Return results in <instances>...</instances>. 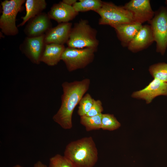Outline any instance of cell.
<instances>
[{
  "mask_svg": "<svg viewBox=\"0 0 167 167\" xmlns=\"http://www.w3.org/2000/svg\"><path fill=\"white\" fill-rule=\"evenodd\" d=\"M90 81L88 78L72 82H65L62 84L63 94L61 104L53 119L63 129L72 127V115L76 106L89 89Z\"/></svg>",
  "mask_w": 167,
  "mask_h": 167,
  "instance_id": "1",
  "label": "cell"
},
{
  "mask_svg": "<svg viewBox=\"0 0 167 167\" xmlns=\"http://www.w3.org/2000/svg\"><path fill=\"white\" fill-rule=\"evenodd\" d=\"M64 156L75 167H93L98 159V152L91 136L72 141L66 146Z\"/></svg>",
  "mask_w": 167,
  "mask_h": 167,
  "instance_id": "2",
  "label": "cell"
},
{
  "mask_svg": "<svg viewBox=\"0 0 167 167\" xmlns=\"http://www.w3.org/2000/svg\"><path fill=\"white\" fill-rule=\"evenodd\" d=\"M96 30L92 28L86 20L81 19L72 28L66 43L68 47L78 49L97 48L99 41Z\"/></svg>",
  "mask_w": 167,
  "mask_h": 167,
  "instance_id": "3",
  "label": "cell"
},
{
  "mask_svg": "<svg viewBox=\"0 0 167 167\" xmlns=\"http://www.w3.org/2000/svg\"><path fill=\"white\" fill-rule=\"evenodd\" d=\"M96 12L100 16L99 24L109 25L113 28L122 24L135 23L132 14L123 6L103 2L101 8Z\"/></svg>",
  "mask_w": 167,
  "mask_h": 167,
  "instance_id": "4",
  "label": "cell"
},
{
  "mask_svg": "<svg viewBox=\"0 0 167 167\" xmlns=\"http://www.w3.org/2000/svg\"><path fill=\"white\" fill-rule=\"evenodd\" d=\"M25 0H5L1 2L2 14L0 18V28L5 35L14 36L18 33L16 25V17L22 9Z\"/></svg>",
  "mask_w": 167,
  "mask_h": 167,
  "instance_id": "5",
  "label": "cell"
},
{
  "mask_svg": "<svg viewBox=\"0 0 167 167\" xmlns=\"http://www.w3.org/2000/svg\"><path fill=\"white\" fill-rule=\"evenodd\" d=\"M96 49L94 48L78 49L68 47L65 48L61 60L64 62L69 71L84 68L93 61Z\"/></svg>",
  "mask_w": 167,
  "mask_h": 167,
  "instance_id": "6",
  "label": "cell"
},
{
  "mask_svg": "<svg viewBox=\"0 0 167 167\" xmlns=\"http://www.w3.org/2000/svg\"><path fill=\"white\" fill-rule=\"evenodd\" d=\"M149 22L156 43V51L163 55L167 47V9H160Z\"/></svg>",
  "mask_w": 167,
  "mask_h": 167,
  "instance_id": "7",
  "label": "cell"
},
{
  "mask_svg": "<svg viewBox=\"0 0 167 167\" xmlns=\"http://www.w3.org/2000/svg\"><path fill=\"white\" fill-rule=\"evenodd\" d=\"M123 7L132 14L135 23L142 24L145 22L150 21L155 14L149 0H131Z\"/></svg>",
  "mask_w": 167,
  "mask_h": 167,
  "instance_id": "8",
  "label": "cell"
},
{
  "mask_svg": "<svg viewBox=\"0 0 167 167\" xmlns=\"http://www.w3.org/2000/svg\"><path fill=\"white\" fill-rule=\"evenodd\" d=\"M45 35L34 37H27L20 46V49L33 63L38 64L45 44Z\"/></svg>",
  "mask_w": 167,
  "mask_h": 167,
  "instance_id": "9",
  "label": "cell"
},
{
  "mask_svg": "<svg viewBox=\"0 0 167 167\" xmlns=\"http://www.w3.org/2000/svg\"><path fill=\"white\" fill-rule=\"evenodd\" d=\"M161 95L167 96V83L154 79L145 88L134 92L131 96L144 100L149 104L156 97Z\"/></svg>",
  "mask_w": 167,
  "mask_h": 167,
  "instance_id": "10",
  "label": "cell"
},
{
  "mask_svg": "<svg viewBox=\"0 0 167 167\" xmlns=\"http://www.w3.org/2000/svg\"><path fill=\"white\" fill-rule=\"evenodd\" d=\"M50 19L48 14L42 12L29 20L24 30L27 37L40 36L45 33L52 27Z\"/></svg>",
  "mask_w": 167,
  "mask_h": 167,
  "instance_id": "11",
  "label": "cell"
},
{
  "mask_svg": "<svg viewBox=\"0 0 167 167\" xmlns=\"http://www.w3.org/2000/svg\"><path fill=\"white\" fill-rule=\"evenodd\" d=\"M72 28V24L67 22L59 24L56 26L51 28L45 34V44L64 45L69 39Z\"/></svg>",
  "mask_w": 167,
  "mask_h": 167,
  "instance_id": "12",
  "label": "cell"
},
{
  "mask_svg": "<svg viewBox=\"0 0 167 167\" xmlns=\"http://www.w3.org/2000/svg\"><path fill=\"white\" fill-rule=\"evenodd\" d=\"M154 41V39L150 26L145 25H143L127 47L129 50L135 53L145 49Z\"/></svg>",
  "mask_w": 167,
  "mask_h": 167,
  "instance_id": "13",
  "label": "cell"
},
{
  "mask_svg": "<svg viewBox=\"0 0 167 167\" xmlns=\"http://www.w3.org/2000/svg\"><path fill=\"white\" fill-rule=\"evenodd\" d=\"M78 13L72 6L62 1L53 5L47 14L50 19L60 24L69 22L75 18Z\"/></svg>",
  "mask_w": 167,
  "mask_h": 167,
  "instance_id": "14",
  "label": "cell"
},
{
  "mask_svg": "<svg viewBox=\"0 0 167 167\" xmlns=\"http://www.w3.org/2000/svg\"><path fill=\"white\" fill-rule=\"evenodd\" d=\"M142 26L139 23H127L117 26L114 28L122 45L127 47Z\"/></svg>",
  "mask_w": 167,
  "mask_h": 167,
  "instance_id": "15",
  "label": "cell"
},
{
  "mask_svg": "<svg viewBox=\"0 0 167 167\" xmlns=\"http://www.w3.org/2000/svg\"><path fill=\"white\" fill-rule=\"evenodd\" d=\"M65 48L64 45L55 44H45L40 62L49 66H54L61 60Z\"/></svg>",
  "mask_w": 167,
  "mask_h": 167,
  "instance_id": "16",
  "label": "cell"
},
{
  "mask_svg": "<svg viewBox=\"0 0 167 167\" xmlns=\"http://www.w3.org/2000/svg\"><path fill=\"white\" fill-rule=\"evenodd\" d=\"M46 6L45 0H26L25 3L26 13L22 18L23 21L18 26H22L28 21L42 13Z\"/></svg>",
  "mask_w": 167,
  "mask_h": 167,
  "instance_id": "17",
  "label": "cell"
},
{
  "mask_svg": "<svg viewBox=\"0 0 167 167\" xmlns=\"http://www.w3.org/2000/svg\"><path fill=\"white\" fill-rule=\"evenodd\" d=\"M102 3L103 2L100 0H80L72 6L78 13L89 11L96 12L101 8Z\"/></svg>",
  "mask_w": 167,
  "mask_h": 167,
  "instance_id": "18",
  "label": "cell"
},
{
  "mask_svg": "<svg viewBox=\"0 0 167 167\" xmlns=\"http://www.w3.org/2000/svg\"><path fill=\"white\" fill-rule=\"evenodd\" d=\"M102 114L91 117L81 116L80 123L85 127L87 131L99 130L101 128Z\"/></svg>",
  "mask_w": 167,
  "mask_h": 167,
  "instance_id": "19",
  "label": "cell"
},
{
  "mask_svg": "<svg viewBox=\"0 0 167 167\" xmlns=\"http://www.w3.org/2000/svg\"><path fill=\"white\" fill-rule=\"evenodd\" d=\"M149 71L154 79L167 83V63L162 62L151 66Z\"/></svg>",
  "mask_w": 167,
  "mask_h": 167,
  "instance_id": "20",
  "label": "cell"
},
{
  "mask_svg": "<svg viewBox=\"0 0 167 167\" xmlns=\"http://www.w3.org/2000/svg\"><path fill=\"white\" fill-rule=\"evenodd\" d=\"M120 126V123L113 115L102 113L101 129L103 130L112 131L118 129Z\"/></svg>",
  "mask_w": 167,
  "mask_h": 167,
  "instance_id": "21",
  "label": "cell"
},
{
  "mask_svg": "<svg viewBox=\"0 0 167 167\" xmlns=\"http://www.w3.org/2000/svg\"><path fill=\"white\" fill-rule=\"evenodd\" d=\"M94 99L89 93H87L81 99L79 103L77 111L78 114L80 116L86 115L91 109Z\"/></svg>",
  "mask_w": 167,
  "mask_h": 167,
  "instance_id": "22",
  "label": "cell"
},
{
  "mask_svg": "<svg viewBox=\"0 0 167 167\" xmlns=\"http://www.w3.org/2000/svg\"><path fill=\"white\" fill-rule=\"evenodd\" d=\"M47 167H75L64 156L57 154L50 158Z\"/></svg>",
  "mask_w": 167,
  "mask_h": 167,
  "instance_id": "23",
  "label": "cell"
},
{
  "mask_svg": "<svg viewBox=\"0 0 167 167\" xmlns=\"http://www.w3.org/2000/svg\"><path fill=\"white\" fill-rule=\"evenodd\" d=\"M103 111V108L101 101L99 100L94 99L91 109L86 115L89 117L95 116L102 113Z\"/></svg>",
  "mask_w": 167,
  "mask_h": 167,
  "instance_id": "24",
  "label": "cell"
},
{
  "mask_svg": "<svg viewBox=\"0 0 167 167\" xmlns=\"http://www.w3.org/2000/svg\"><path fill=\"white\" fill-rule=\"evenodd\" d=\"M62 2L68 5L73 6L77 1L76 0H63Z\"/></svg>",
  "mask_w": 167,
  "mask_h": 167,
  "instance_id": "25",
  "label": "cell"
},
{
  "mask_svg": "<svg viewBox=\"0 0 167 167\" xmlns=\"http://www.w3.org/2000/svg\"><path fill=\"white\" fill-rule=\"evenodd\" d=\"M33 167H47L41 161H38L34 165Z\"/></svg>",
  "mask_w": 167,
  "mask_h": 167,
  "instance_id": "26",
  "label": "cell"
},
{
  "mask_svg": "<svg viewBox=\"0 0 167 167\" xmlns=\"http://www.w3.org/2000/svg\"><path fill=\"white\" fill-rule=\"evenodd\" d=\"M13 167H23L21 165H16L14 166H13Z\"/></svg>",
  "mask_w": 167,
  "mask_h": 167,
  "instance_id": "27",
  "label": "cell"
},
{
  "mask_svg": "<svg viewBox=\"0 0 167 167\" xmlns=\"http://www.w3.org/2000/svg\"><path fill=\"white\" fill-rule=\"evenodd\" d=\"M166 3L167 6V0L166 1Z\"/></svg>",
  "mask_w": 167,
  "mask_h": 167,
  "instance_id": "28",
  "label": "cell"
}]
</instances>
